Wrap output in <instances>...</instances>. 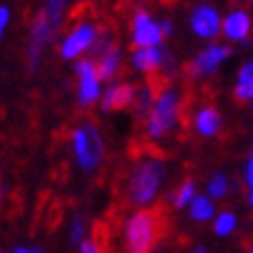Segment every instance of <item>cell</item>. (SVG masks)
Here are the masks:
<instances>
[{
  "label": "cell",
  "instance_id": "6da1fadb",
  "mask_svg": "<svg viewBox=\"0 0 253 253\" xmlns=\"http://www.w3.org/2000/svg\"><path fill=\"white\" fill-rule=\"evenodd\" d=\"M168 179V168L158 158H146L139 161L132 168L126 186V198L132 207H149L161 193V186Z\"/></svg>",
  "mask_w": 253,
  "mask_h": 253
},
{
  "label": "cell",
  "instance_id": "7a4b0ae2",
  "mask_svg": "<svg viewBox=\"0 0 253 253\" xmlns=\"http://www.w3.org/2000/svg\"><path fill=\"white\" fill-rule=\"evenodd\" d=\"M181 112V93L174 86L163 88L158 95H154V102L146 112V135L151 139H163L176 128Z\"/></svg>",
  "mask_w": 253,
  "mask_h": 253
},
{
  "label": "cell",
  "instance_id": "3957f363",
  "mask_svg": "<svg viewBox=\"0 0 253 253\" xmlns=\"http://www.w3.org/2000/svg\"><path fill=\"white\" fill-rule=\"evenodd\" d=\"M72 154H75L79 169L86 174L100 168L102 156H105V142H102L100 128L93 121H82L72 130Z\"/></svg>",
  "mask_w": 253,
  "mask_h": 253
},
{
  "label": "cell",
  "instance_id": "277c9868",
  "mask_svg": "<svg viewBox=\"0 0 253 253\" xmlns=\"http://www.w3.org/2000/svg\"><path fill=\"white\" fill-rule=\"evenodd\" d=\"M158 239V218L151 211H137L126 221L123 244L128 253H151Z\"/></svg>",
  "mask_w": 253,
  "mask_h": 253
},
{
  "label": "cell",
  "instance_id": "5b68a950",
  "mask_svg": "<svg viewBox=\"0 0 253 253\" xmlns=\"http://www.w3.org/2000/svg\"><path fill=\"white\" fill-rule=\"evenodd\" d=\"M56 35H58V26H54V23L46 19L44 12L40 9L31 23V42H28V70H31V72H38L42 49H44Z\"/></svg>",
  "mask_w": 253,
  "mask_h": 253
},
{
  "label": "cell",
  "instance_id": "8992f818",
  "mask_svg": "<svg viewBox=\"0 0 253 253\" xmlns=\"http://www.w3.org/2000/svg\"><path fill=\"white\" fill-rule=\"evenodd\" d=\"M98 35V26L93 21H79L70 35L61 42L58 46V54H61L63 61H77L82 54H86L88 49H91L93 40Z\"/></svg>",
  "mask_w": 253,
  "mask_h": 253
},
{
  "label": "cell",
  "instance_id": "52a82bcc",
  "mask_svg": "<svg viewBox=\"0 0 253 253\" xmlns=\"http://www.w3.org/2000/svg\"><path fill=\"white\" fill-rule=\"evenodd\" d=\"M75 72L79 77L77 84V102L82 107H91L93 102H98L100 95H102V82L98 79V72H95V63L91 58H84V61H77L75 65Z\"/></svg>",
  "mask_w": 253,
  "mask_h": 253
},
{
  "label": "cell",
  "instance_id": "ba28073f",
  "mask_svg": "<svg viewBox=\"0 0 253 253\" xmlns=\"http://www.w3.org/2000/svg\"><path fill=\"white\" fill-rule=\"evenodd\" d=\"M230 54H232L230 46L214 44V42H211L207 49H202V51L195 56V61L188 63L186 75H188L191 79H200V77H205V75H211V72H216V70L221 68Z\"/></svg>",
  "mask_w": 253,
  "mask_h": 253
},
{
  "label": "cell",
  "instance_id": "9c48e42d",
  "mask_svg": "<svg viewBox=\"0 0 253 253\" xmlns=\"http://www.w3.org/2000/svg\"><path fill=\"white\" fill-rule=\"evenodd\" d=\"M163 40L165 38H163L158 21H154L146 9H137L135 16H132V44H135V49H142V46H161Z\"/></svg>",
  "mask_w": 253,
  "mask_h": 253
},
{
  "label": "cell",
  "instance_id": "30bf717a",
  "mask_svg": "<svg viewBox=\"0 0 253 253\" xmlns=\"http://www.w3.org/2000/svg\"><path fill=\"white\" fill-rule=\"evenodd\" d=\"M191 31L202 40H214L221 33V16L211 5H198L191 12Z\"/></svg>",
  "mask_w": 253,
  "mask_h": 253
},
{
  "label": "cell",
  "instance_id": "8fae6325",
  "mask_svg": "<svg viewBox=\"0 0 253 253\" xmlns=\"http://www.w3.org/2000/svg\"><path fill=\"white\" fill-rule=\"evenodd\" d=\"M221 33L230 42L249 44V33H251V16L246 9H232L230 14L221 19Z\"/></svg>",
  "mask_w": 253,
  "mask_h": 253
},
{
  "label": "cell",
  "instance_id": "7c38bea8",
  "mask_svg": "<svg viewBox=\"0 0 253 253\" xmlns=\"http://www.w3.org/2000/svg\"><path fill=\"white\" fill-rule=\"evenodd\" d=\"M130 102H132V86L130 84H119V82H112V84L107 86V91H102V95H100L102 112L126 109V107H130Z\"/></svg>",
  "mask_w": 253,
  "mask_h": 253
},
{
  "label": "cell",
  "instance_id": "4fadbf2b",
  "mask_svg": "<svg viewBox=\"0 0 253 253\" xmlns=\"http://www.w3.org/2000/svg\"><path fill=\"white\" fill-rule=\"evenodd\" d=\"M165 49L163 46H142V49H135L132 51V68H137L139 72L144 75H151V72H158L163 68V61H165Z\"/></svg>",
  "mask_w": 253,
  "mask_h": 253
},
{
  "label": "cell",
  "instance_id": "5bb4252c",
  "mask_svg": "<svg viewBox=\"0 0 253 253\" xmlns=\"http://www.w3.org/2000/svg\"><path fill=\"white\" fill-rule=\"evenodd\" d=\"M223 128V119L218 114V109L216 107H202L198 109V114H195V130L202 135V137H216Z\"/></svg>",
  "mask_w": 253,
  "mask_h": 253
},
{
  "label": "cell",
  "instance_id": "9a60e30c",
  "mask_svg": "<svg viewBox=\"0 0 253 253\" xmlns=\"http://www.w3.org/2000/svg\"><path fill=\"white\" fill-rule=\"evenodd\" d=\"M121 61H123V56H121V49H119V46H112L107 54H102L98 61H93L100 82H114L116 72L121 70Z\"/></svg>",
  "mask_w": 253,
  "mask_h": 253
},
{
  "label": "cell",
  "instance_id": "2e32d148",
  "mask_svg": "<svg viewBox=\"0 0 253 253\" xmlns=\"http://www.w3.org/2000/svg\"><path fill=\"white\" fill-rule=\"evenodd\" d=\"M253 98V65L251 61L244 63L237 72V84H235V100L239 105H249Z\"/></svg>",
  "mask_w": 253,
  "mask_h": 253
},
{
  "label": "cell",
  "instance_id": "e0dca14e",
  "mask_svg": "<svg viewBox=\"0 0 253 253\" xmlns=\"http://www.w3.org/2000/svg\"><path fill=\"white\" fill-rule=\"evenodd\" d=\"M188 214H191L193 221H198V223L211 221L216 216L214 200H209L207 195H193V200L188 202Z\"/></svg>",
  "mask_w": 253,
  "mask_h": 253
},
{
  "label": "cell",
  "instance_id": "ac0fdd59",
  "mask_svg": "<svg viewBox=\"0 0 253 253\" xmlns=\"http://www.w3.org/2000/svg\"><path fill=\"white\" fill-rule=\"evenodd\" d=\"M230 191V181L223 172H214L207 181V198L209 200H223Z\"/></svg>",
  "mask_w": 253,
  "mask_h": 253
},
{
  "label": "cell",
  "instance_id": "d6986e66",
  "mask_svg": "<svg viewBox=\"0 0 253 253\" xmlns=\"http://www.w3.org/2000/svg\"><path fill=\"white\" fill-rule=\"evenodd\" d=\"M151 102H154V88H151L149 84L139 86V88H132V102L130 105H135L137 116H146L149 107H151Z\"/></svg>",
  "mask_w": 253,
  "mask_h": 253
},
{
  "label": "cell",
  "instance_id": "ffe728a7",
  "mask_svg": "<svg viewBox=\"0 0 253 253\" xmlns=\"http://www.w3.org/2000/svg\"><path fill=\"white\" fill-rule=\"evenodd\" d=\"M237 230V216L232 211H221V214L214 218V232L218 237H228Z\"/></svg>",
  "mask_w": 253,
  "mask_h": 253
},
{
  "label": "cell",
  "instance_id": "44dd1931",
  "mask_svg": "<svg viewBox=\"0 0 253 253\" xmlns=\"http://www.w3.org/2000/svg\"><path fill=\"white\" fill-rule=\"evenodd\" d=\"M193 195H198V193H195V181H193V179H186L184 184L179 186V191L169 195V200H172V205H174L176 209H184V207H188V202L193 200Z\"/></svg>",
  "mask_w": 253,
  "mask_h": 253
},
{
  "label": "cell",
  "instance_id": "7402d4cb",
  "mask_svg": "<svg viewBox=\"0 0 253 253\" xmlns=\"http://www.w3.org/2000/svg\"><path fill=\"white\" fill-rule=\"evenodd\" d=\"M112 46H114V35H112V33H98V35H95V40H93V44H91V49H88V51H93V58L98 61L100 56L107 54Z\"/></svg>",
  "mask_w": 253,
  "mask_h": 253
},
{
  "label": "cell",
  "instance_id": "603a6c76",
  "mask_svg": "<svg viewBox=\"0 0 253 253\" xmlns=\"http://www.w3.org/2000/svg\"><path fill=\"white\" fill-rule=\"evenodd\" d=\"M65 2L68 0H44V12L46 19L54 23V26H58L61 28V16H63V9H65Z\"/></svg>",
  "mask_w": 253,
  "mask_h": 253
},
{
  "label": "cell",
  "instance_id": "cb8c5ba5",
  "mask_svg": "<svg viewBox=\"0 0 253 253\" xmlns=\"http://www.w3.org/2000/svg\"><path fill=\"white\" fill-rule=\"evenodd\" d=\"M86 237V221L84 216H75V221H72V228H70V242L72 244H82Z\"/></svg>",
  "mask_w": 253,
  "mask_h": 253
},
{
  "label": "cell",
  "instance_id": "d4e9b609",
  "mask_svg": "<svg viewBox=\"0 0 253 253\" xmlns=\"http://www.w3.org/2000/svg\"><path fill=\"white\" fill-rule=\"evenodd\" d=\"M9 7H0V42H2V35H5V31H7V26H9Z\"/></svg>",
  "mask_w": 253,
  "mask_h": 253
},
{
  "label": "cell",
  "instance_id": "484cf974",
  "mask_svg": "<svg viewBox=\"0 0 253 253\" xmlns=\"http://www.w3.org/2000/svg\"><path fill=\"white\" fill-rule=\"evenodd\" d=\"M244 184H246V188L251 191V186H253V161H251V156H249L246 168H244Z\"/></svg>",
  "mask_w": 253,
  "mask_h": 253
},
{
  "label": "cell",
  "instance_id": "4316f807",
  "mask_svg": "<svg viewBox=\"0 0 253 253\" xmlns=\"http://www.w3.org/2000/svg\"><path fill=\"white\" fill-rule=\"evenodd\" d=\"M79 253H100L98 251V246L93 244V242H82V244H79Z\"/></svg>",
  "mask_w": 253,
  "mask_h": 253
},
{
  "label": "cell",
  "instance_id": "83f0119b",
  "mask_svg": "<svg viewBox=\"0 0 253 253\" xmlns=\"http://www.w3.org/2000/svg\"><path fill=\"white\" fill-rule=\"evenodd\" d=\"M158 26H161L163 38H168V35H172V23H169V21H163V23H158Z\"/></svg>",
  "mask_w": 253,
  "mask_h": 253
},
{
  "label": "cell",
  "instance_id": "f1b7e54d",
  "mask_svg": "<svg viewBox=\"0 0 253 253\" xmlns=\"http://www.w3.org/2000/svg\"><path fill=\"white\" fill-rule=\"evenodd\" d=\"M28 251H31V246H14L12 253H28Z\"/></svg>",
  "mask_w": 253,
  "mask_h": 253
},
{
  "label": "cell",
  "instance_id": "f546056e",
  "mask_svg": "<svg viewBox=\"0 0 253 253\" xmlns=\"http://www.w3.org/2000/svg\"><path fill=\"white\" fill-rule=\"evenodd\" d=\"M193 253H209V251L205 249V246H195V249H193Z\"/></svg>",
  "mask_w": 253,
  "mask_h": 253
},
{
  "label": "cell",
  "instance_id": "4dcf8cb0",
  "mask_svg": "<svg viewBox=\"0 0 253 253\" xmlns=\"http://www.w3.org/2000/svg\"><path fill=\"white\" fill-rule=\"evenodd\" d=\"M28 253H42V249H40V246H31V251Z\"/></svg>",
  "mask_w": 253,
  "mask_h": 253
}]
</instances>
